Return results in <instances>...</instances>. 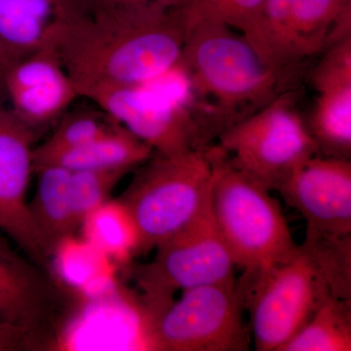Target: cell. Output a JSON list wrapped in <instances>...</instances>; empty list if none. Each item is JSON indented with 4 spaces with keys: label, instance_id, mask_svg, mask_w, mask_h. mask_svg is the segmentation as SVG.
I'll use <instances>...</instances> for the list:
<instances>
[{
    "label": "cell",
    "instance_id": "1",
    "mask_svg": "<svg viewBox=\"0 0 351 351\" xmlns=\"http://www.w3.org/2000/svg\"><path fill=\"white\" fill-rule=\"evenodd\" d=\"M186 34L174 10L160 6L84 10L54 48L78 96L101 84H142L179 63Z\"/></svg>",
    "mask_w": 351,
    "mask_h": 351
},
{
    "label": "cell",
    "instance_id": "2",
    "mask_svg": "<svg viewBox=\"0 0 351 351\" xmlns=\"http://www.w3.org/2000/svg\"><path fill=\"white\" fill-rule=\"evenodd\" d=\"M232 31L223 25L196 27L186 36L178 63L188 83L202 149L286 91L288 75L265 64Z\"/></svg>",
    "mask_w": 351,
    "mask_h": 351
},
{
    "label": "cell",
    "instance_id": "3",
    "mask_svg": "<svg viewBox=\"0 0 351 351\" xmlns=\"http://www.w3.org/2000/svg\"><path fill=\"white\" fill-rule=\"evenodd\" d=\"M205 149L213 169L212 211L237 269L258 274L294 258L299 245L270 189L234 165L218 144Z\"/></svg>",
    "mask_w": 351,
    "mask_h": 351
},
{
    "label": "cell",
    "instance_id": "4",
    "mask_svg": "<svg viewBox=\"0 0 351 351\" xmlns=\"http://www.w3.org/2000/svg\"><path fill=\"white\" fill-rule=\"evenodd\" d=\"M213 184L206 149L154 154L135 170L119 199L140 235L138 255H147L186 228L204 206Z\"/></svg>",
    "mask_w": 351,
    "mask_h": 351
},
{
    "label": "cell",
    "instance_id": "5",
    "mask_svg": "<svg viewBox=\"0 0 351 351\" xmlns=\"http://www.w3.org/2000/svg\"><path fill=\"white\" fill-rule=\"evenodd\" d=\"M237 286L250 316L257 351L280 350L323 302L337 298L326 272L304 243L288 262L258 274H242Z\"/></svg>",
    "mask_w": 351,
    "mask_h": 351
},
{
    "label": "cell",
    "instance_id": "6",
    "mask_svg": "<svg viewBox=\"0 0 351 351\" xmlns=\"http://www.w3.org/2000/svg\"><path fill=\"white\" fill-rule=\"evenodd\" d=\"M156 250L152 262L126 267L154 315L179 291L237 280V265L215 221L211 193L197 216Z\"/></svg>",
    "mask_w": 351,
    "mask_h": 351
},
{
    "label": "cell",
    "instance_id": "7",
    "mask_svg": "<svg viewBox=\"0 0 351 351\" xmlns=\"http://www.w3.org/2000/svg\"><path fill=\"white\" fill-rule=\"evenodd\" d=\"M80 97L105 110L154 152L176 154L202 149L189 106L188 85L177 64L151 82L96 85Z\"/></svg>",
    "mask_w": 351,
    "mask_h": 351
},
{
    "label": "cell",
    "instance_id": "8",
    "mask_svg": "<svg viewBox=\"0 0 351 351\" xmlns=\"http://www.w3.org/2000/svg\"><path fill=\"white\" fill-rule=\"evenodd\" d=\"M298 93L284 91L265 107L223 131L218 144L234 165L278 191L318 149L297 110Z\"/></svg>",
    "mask_w": 351,
    "mask_h": 351
},
{
    "label": "cell",
    "instance_id": "9",
    "mask_svg": "<svg viewBox=\"0 0 351 351\" xmlns=\"http://www.w3.org/2000/svg\"><path fill=\"white\" fill-rule=\"evenodd\" d=\"M244 311L237 280L182 291L181 298L154 318L149 350H249L251 332Z\"/></svg>",
    "mask_w": 351,
    "mask_h": 351
},
{
    "label": "cell",
    "instance_id": "10",
    "mask_svg": "<svg viewBox=\"0 0 351 351\" xmlns=\"http://www.w3.org/2000/svg\"><path fill=\"white\" fill-rule=\"evenodd\" d=\"M351 36V0H267L246 40L261 59L289 75Z\"/></svg>",
    "mask_w": 351,
    "mask_h": 351
},
{
    "label": "cell",
    "instance_id": "11",
    "mask_svg": "<svg viewBox=\"0 0 351 351\" xmlns=\"http://www.w3.org/2000/svg\"><path fill=\"white\" fill-rule=\"evenodd\" d=\"M76 306L73 290L52 270L21 255L0 235V320L29 330L49 348Z\"/></svg>",
    "mask_w": 351,
    "mask_h": 351
},
{
    "label": "cell",
    "instance_id": "12",
    "mask_svg": "<svg viewBox=\"0 0 351 351\" xmlns=\"http://www.w3.org/2000/svg\"><path fill=\"white\" fill-rule=\"evenodd\" d=\"M36 136L7 106L0 105V230L27 258L51 270V258L32 223L27 200Z\"/></svg>",
    "mask_w": 351,
    "mask_h": 351
},
{
    "label": "cell",
    "instance_id": "13",
    "mask_svg": "<svg viewBox=\"0 0 351 351\" xmlns=\"http://www.w3.org/2000/svg\"><path fill=\"white\" fill-rule=\"evenodd\" d=\"M277 191L304 216L307 228L334 237L351 235L350 159L311 157Z\"/></svg>",
    "mask_w": 351,
    "mask_h": 351
},
{
    "label": "cell",
    "instance_id": "14",
    "mask_svg": "<svg viewBox=\"0 0 351 351\" xmlns=\"http://www.w3.org/2000/svg\"><path fill=\"white\" fill-rule=\"evenodd\" d=\"M5 92L9 110L36 135L80 97L53 46L19 58L7 73Z\"/></svg>",
    "mask_w": 351,
    "mask_h": 351
},
{
    "label": "cell",
    "instance_id": "15",
    "mask_svg": "<svg viewBox=\"0 0 351 351\" xmlns=\"http://www.w3.org/2000/svg\"><path fill=\"white\" fill-rule=\"evenodd\" d=\"M317 91L307 129L318 154L351 157V36L325 50L313 73Z\"/></svg>",
    "mask_w": 351,
    "mask_h": 351
},
{
    "label": "cell",
    "instance_id": "16",
    "mask_svg": "<svg viewBox=\"0 0 351 351\" xmlns=\"http://www.w3.org/2000/svg\"><path fill=\"white\" fill-rule=\"evenodd\" d=\"M83 11L80 0H0V40L18 58L54 47L60 32Z\"/></svg>",
    "mask_w": 351,
    "mask_h": 351
},
{
    "label": "cell",
    "instance_id": "17",
    "mask_svg": "<svg viewBox=\"0 0 351 351\" xmlns=\"http://www.w3.org/2000/svg\"><path fill=\"white\" fill-rule=\"evenodd\" d=\"M38 177L36 195L29 202V214L48 257L80 228L73 214L71 170L43 166L34 171Z\"/></svg>",
    "mask_w": 351,
    "mask_h": 351
},
{
    "label": "cell",
    "instance_id": "18",
    "mask_svg": "<svg viewBox=\"0 0 351 351\" xmlns=\"http://www.w3.org/2000/svg\"><path fill=\"white\" fill-rule=\"evenodd\" d=\"M149 145L127 130L115 127L87 144L34 158V171L43 166H60L71 171H135L154 154Z\"/></svg>",
    "mask_w": 351,
    "mask_h": 351
},
{
    "label": "cell",
    "instance_id": "19",
    "mask_svg": "<svg viewBox=\"0 0 351 351\" xmlns=\"http://www.w3.org/2000/svg\"><path fill=\"white\" fill-rule=\"evenodd\" d=\"M84 241L112 262L127 267L138 255L140 235L133 217L117 198L95 207L80 226Z\"/></svg>",
    "mask_w": 351,
    "mask_h": 351
},
{
    "label": "cell",
    "instance_id": "20",
    "mask_svg": "<svg viewBox=\"0 0 351 351\" xmlns=\"http://www.w3.org/2000/svg\"><path fill=\"white\" fill-rule=\"evenodd\" d=\"M351 299L332 297L279 351H350Z\"/></svg>",
    "mask_w": 351,
    "mask_h": 351
},
{
    "label": "cell",
    "instance_id": "21",
    "mask_svg": "<svg viewBox=\"0 0 351 351\" xmlns=\"http://www.w3.org/2000/svg\"><path fill=\"white\" fill-rule=\"evenodd\" d=\"M267 0H188L175 13L186 34L203 25H223L245 39L255 29Z\"/></svg>",
    "mask_w": 351,
    "mask_h": 351
},
{
    "label": "cell",
    "instance_id": "22",
    "mask_svg": "<svg viewBox=\"0 0 351 351\" xmlns=\"http://www.w3.org/2000/svg\"><path fill=\"white\" fill-rule=\"evenodd\" d=\"M96 108L66 110L56 122V127L45 142L34 147L32 159L75 149L92 142L119 125L108 113Z\"/></svg>",
    "mask_w": 351,
    "mask_h": 351
},
{
    "label": "cell",
    "instance_id": "23",
    "mask_svg": "<svg viewBox=\"0 0 351 351\" xmlns=\"http://www.w3.org/2000/svg\"><path fill=\"white\" fill-rule=\"evenodd\" d=\"M129 173L127 170L71 171V201L78 226L92 209L110 199L113 189Z\"/></svg>",
    "mask_w": 351,
    "mask_h": 351
},
{
    "label": "cell",
    "instance_id": "24",
    "mask_svg": "<svg viewBox=\"0 0 351 351\" xmlns=\"http://www.w3.org/2000/svg\"><path fill=\"white\" fill-rule=\"evenodd\" d=\"M41 350H43V346L29 330L0 320V351Z\"/></svg>",
    "mask_w": 351,
    "mask_h": 351
},
{
    "label": "cell",
    "instance_id": "25",
    "mask_svg": "<svg viewBox=\"0 0 351 351\" xmlns=\"http://www.w3.org/2000/svg\"><path fill=\"white\" fill-rule=\"evenodd\" d=\"M84 10H107V9L134 8L142 6H160L176 10L188 0H80Z\"/></svg>",
    "mask_w": 351,
    "mask_h": 351
},
{
    "label": "cell",
    "instance_id": "26",
    "mask_svg": "<svg viewBox=\"0 0 351 351\" xmlns=\"http://www.w3.org/2000/svg\"><path fill=\"white\" fill-rule=\"evenodd\" d=\"M18 59L0 40V105L6 106L5 77L9 69Z\"/></svg>",
    "mask_w": 351,
    "mask_h": 351
}]
</instances>
